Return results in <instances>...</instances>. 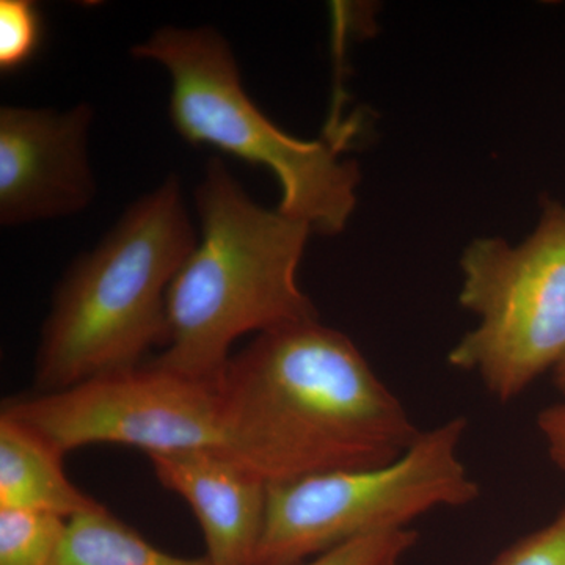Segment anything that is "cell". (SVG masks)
Listing matches in <instances>:
<instances>
[{
	"mask_svg": "<svg viewBox=\"0 0 565 565\" xmlns=\"http://www.w3.org/2000/svg\"><path fill=\"white\" fill-rule=\"evenodd\" d=\"M218 396L222 448L269 484L381 467L422 434L351 338L319 319L256 334Z\"/></svg>",
	"mask_w": 565,
	"mask_h": 565,
	"instance_id": "cell-1",
	"label": "cell"
},
{
	"mask_svg": "<svg viewBox=\"0 0 565 565\" xmlns=\"http://www.w3.org/2000/svg\"><path fill=\"white\" fill-rule=\"evenodd\" d=\"M202 239L167 294V340L156 363L218 381L247 333L319 319L297 273L311 232L253 202L221 159L196 189Z\"/></svg>",
	"mask_w": 565,
	"mask_h": 565,
	"instance_id": "cell-2",
	"label": "cell"
},
{
	"mask_svg": "<svg viewBox=\"0 0 565 565\" xmlns=\"http://www.w3.org/2000/svg\"><path fill=\"white\" fill-rule=\"evenodd\" d=\"M196 244L177 177L137 200L58 285L36 351L33 393L131 370L163 348L167 294Z\"/></svg>",
	"mask_w": 565,
	"mask_h": 565,
	"instance_id": "cell-3",
	"label": "cell"
},
{
	"mask_svg": "<svg viewBox=\"0 0 565 565\" xmlns=\"http://www.w3.org/2000/svg\"><path fill=\"white\" fill-rule=\"evenodd\" d=\"M132 54L161 63L170 74V118L182 139L270 170L280 182L281 214L311 232H343L356 204L355 162L341 159L333 141L300 140L278 129L248 98L221 32L163 28Z\"/></svg>",
	"mask_w": 565,
	"mask_h": 565,
	"instance_id": "cell-4",
	"label": "cell"
},
{
	"mask_svg": "<svg viewBox=\"0 0 565 565\" xmlns=\"http://www.w3.org/2000/svg\"><path fill=\"white\" fill-rule=\"evenodd\" d=\"M460 416L423 430L399 459L269 484L255 565H302L355 539L408 530L419 516L463 508L479 497L460 459Z\"/></svg>",
	"mask_w": 565,
	"mask_h": 565,
	"instance_id": "cell-5",
	"label": "cell"
},
{
	"mask_svg": "<svg viewBox=\"0 0 565 565\" xmlns=\"http://www.w3.org/2000/svg\"><path fill=\"white\" fill-rule=\"evenodd\" d=\"M462 270L459 300L479 322L448 363L511 403L565 360V206H546L523 244L475 241Z\"/></svg>",
	"mask_w": 565,
	"mask_h": 565,
	"instance_id": "cell-6",
	"label": "cell"
},
{
	"mask_svg": "<svg viewBox=\"0 0 565 565\" xmlns=\"http://www.w3.org/2000/svg\"><path fill=\"white\" fill-rule=\"evenodd\" d=\"M61 455L122 445L145 455L222 448L218 381H203L154 360L55 393L3 401L2 412Z\"/></svg>",
	"mask_w": 565,
	"mask_h": 565,
	"instance_id": "cell-7",
	"label": "cell"
},
{
	"mask_svg": "<svg viewBox=\"0 0 565 565\" xmlns=\"http://www.w3.org/2000/svg\"><path fill=\"white\" fill-rule=\"evenodd\" d=\"M93 109H0V223L6 226L77 214L96 195L88 161Z\"/></svg>",
	"mask_w": 565,
	"mask_h": 565,
	"instance_id": "cell-8",
	"label": "cell"
},
{
	"mask_svg": "<svg viewBox=\"0 0 565 565\" xmlns=\"http://www.w3.org/2000/svg\"><path fill=\"white\" fill-rule=\"evenodd\" d=\"M156 479L191 505L212 565H255L269 482L223 448L148 456Z\"/></svg>",
	"mask_w": 565,
	"mask_h": 565,
	"instance_id": "cell-9",
	"label": "cell"
},
{
	"mask_svg": "<svg viewBox=\"0 0 565 565\" xmlns=\"http://www.w3.org/2000/svg\"><path fill=\"white\" fill-rule=\"evenodd\" d=\"M63 455L31 427L0 414V509L71 520L99 508L66 478Z\"/></svg>",
	"mask_w": 565,
	"mask_h": 565,
	"instance_id": "cell-10",
	"label": "cell"
},
{
	"mask_svg": "<svg viewBox=\"0 0 565 565\" xmlns=\"http://www.w3.org/2000/svg\"><path fill=\"white\" fill-rule=\"evenodd\" d=\"M52 565H212L206 556L162 552L104 505L68 520Z\"/></svg>",
	"mask_w": 565,
	"mask_h": 565,
	"instance_id": "cell-11",
	"label": "cell"
},
{
	"mask_svg": "<svg viewBox=\"0 0 565 565\" xmlns=\"http://www.w3.org/2000/svg\"><path fill=\"white\" fill-rule=\"evenodd\" d=\"M68 520L46 512L0 509V565H52Z\"/></svg>",
	"mask_w": 565,
	"mask_h": 565,
	"instance_id": "cell-12",
	"label": "cell"
},
{
	"mask_svg": "<svg viewBox=\"0 0 565 565\" xmlns=\"http://www.w3.org/2000/svg\"><path fill=\"white\" fill-rule=\"evenodd\" d=\"M43 40V21L31 0L0 2V70H20L32 61Z\"/></svg>",
	"mask_w": 565,
	"mask_h": 565,
	"instance_id": "cell-13",
	"label": "cell"
},
{
	"mask_svg": "<svg viewBox=\"0 0 565 565\" xmlns=\"http://www.w3.org/2000/svg\"><path fill=\"white\" fill-rule=\"evenodd\" d=\"M418 541V533L408 530L366 535L334 546L302 565H403Z\"/></svg>",
	"mask_w": 565,
	"mask_h": 565,
	"instance_id": "cell-14",
	"label": "cell"
},
{
	"mask_svg": "<svg viewBox=\"0 0 565 565\" xmlns=\"http://www.w3.org/2000/svg\"><path fill=\"white\" fill-rule=\"evenodd\" d=\"M492 565H565V508L548 525L501 553Z\"/></svg>",
	"mask_w": 565,
	"mask_h": 565,
	"instance_id": "cell-15",
	"label": "cell"
},
{
	"mask_svg": "<svg viewBox=\"0 0 565 565\" xmlns=\"http://www.w3.org/2000/svg\"><path fill=\"white\" fill-rule=\"evenodd\" d=\"M537 427L550 459L565 475V404L552 405L542 411Z\"/></svg>",
	"mask_w": 565,
	"mask_h": 565,
	"instance_id": "cell-16",
	"label": "cell"
},
{
	"mask_svg": "<svg viewBox=\"0 0 565 565\" xmlns=\"http://www.w3.org/2000/svg\"><path fill=\"white\" fill-rule=\"evenodd\" d=\"M555 384L559 393L563 394V403L565 404V360L555 370Z\"/></svg>",
	"mask_w": 565,
	"mask_h": 565,
	"instance_id": "cell-17",
	"label": "cell"
}]
</instances>
